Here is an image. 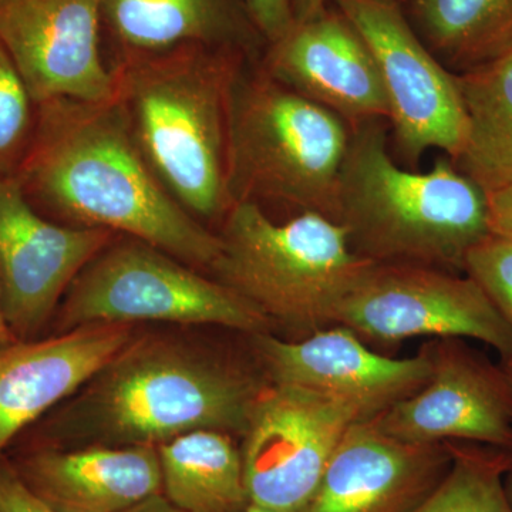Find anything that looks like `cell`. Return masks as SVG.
Instances as JSON below:
<instances>
[{
  "label": "cell",
  "instance_id": "6da1fadb",
  "mask_svg": "<svg viewBox=\"0 0 512 512\" xmlns=\"http://www.w3.org/2000/svg\"><path fill=\"white\" fill-rule=\"evenodd\" d=\"M20 190L49 220L140 239L200 271L220 254L217 232L184 210L138 147L116 94L36 106Z\"/></svg>",
  "mask_w": 512,
  "mask_h": 512
},
{
  "label": "cell",
  "instance_id": "7a4b0ae2",
  "mask_svg": "<svg viewBox=\"0 0 512 512\" xmlns=\"http://www.w3.org/2000/svg\"><path fill=\"white\" fill-rule=\"evenodd\" d=\"M238 50L185 43L113 56L116 97L158 181L202 224H221L228 194L229 109Z\"/></svg>",
  "mask_w": 512,
  "mask_h": 512
},
{
  "label": "cell",
  "instance_id": "3957f363",
  "mask_svg": "<svg viewBox=\"0 0 512 512\" xmlns=\"http://www.w3.org/2000/svg\"><path fill=\"white\" fill-rule=\"evenodd\" d=\"M386 123L350 128L332 220L346 228L353 251L376 264L464 274L471 249L491 235L484 188L448 157L426 173L400 167Z\"/></svg>",
  "mask_w": 512,
  "mask_h": 512
},
{
  "label": "cell",
  "instance_id": "277c9868",
  "mask_svg": "<svg viewBox=\"0 0 512 512\" xmlns=\"http://www.w3.org/2000/svg\"><path fill=\"white\" fill-rule=\"evenodd\" d=\"M268 383L175 340L133 338L86 384L72 433L101 446H154L195 430L244 434Z\"/></svg>",
  "mask_w": 512,
  "mask_h": 512
},
{
  "label": "cell",
  "instance_id": "5b68a950",
  "mask_svg": "<svg viewBox=\"0 0 512 512\" xmlns=\"http://www.w3.org/2000/svg\"><path fill=\"white\" fill-rule=\"evenodd\" d=\"M217 234L212 278L292 340L335 326L340 306L376 264L353 251L345 227L319 212L275 222L261 205L235 202Z\"/></svg>",
  "mask_w": 512,
  "mask_h": 512
},
{
  "label": "cell",
  "instance_id": "8992f818",
  "mask_svg": "<svg viewBox=\"0 0 512 512\" xmlns=\"http://www.w3.org/2000/svg\"><path fill=\"white\" fill-rule=\"evenodd\" d=\"M350 127L276 82L259 62L242 67L229 109L228 194L332 218Z\"/></svg>",
  "mask_w": 512,
  "mask_h": 512
},
{
  "label": "cell",
  "instance_id": "52a82bcc",
  "mask_svg": "<svg viewBox=\"0 0 512 512\" xmlns=\"http://www.w3.org/2000/svg\"><path fill=\"white\" fill-rule=\"evenodd\" d=\"M60 330L93 323L165 322L255 333L272 325L255 306L200 269L140 239L116 235L64 295Z\"/></svg>",
  "mask_w": 512,
  "mask_h": 512
},
{
  "label": "cell",
  "instance_id": "ba28073f",
  "mask_svg": "<svg viewBox=\"0 0 512 512\" xmlns=\"http://www.w3.org/2000/svg\"><path fill=\"white\" fill-rule=\"evenodd\" d=\"M375 56L396 154L416 167L427 151L456 161L467 138V113L457 74L421 42L400 0H330Z\"/></svg>",
  "mask_w": 512,
  "mask_h": 512
},
{
  "label": "cell",
  "instance_id": "9c48e42d",
  "mask_svg": "<svg viewBox=\"0 0 512 512\" xmlns=\"http://www.w3.org/2000/svg\"><path fill=\"white\" fill-rule=\"evenodd\" d=\"M336 325L383 345L419 336L474 339L512 362V326L480 285L433 266L373 264L340 306Z\"/></svg>",
  "mask_w": 512,
  "mask_h": 512
},
{
  "label": "cell",
  "instance_id": "30bf717a",
  "mask_svg": "<svg viewBox=\"0 0 512 512\" xmlns=\"http://www.w3.org/2000/svg\"><path fill=\"white\" fill-rule=\"evenodd\" d=\"M360 420L345 404L296 387L266 384L242 434L251 504L276 512L301 511L346 430Z\"/></svg>",
  "mask_w": 512,
  "mask_h": 512
},
{
  "label": "cell",
  "instance_id": "8fae6325",
  "mask_svg": "<svg viewBox=\"0 0 512 512\" xmlns=\"http://www.w3.org/2000/svg\"><path fill=\"white\" fill-rule=\"evenodd\" d=\"M423 387L373 417L394 439L414 444L466 441L512 451V382L463 339L427 343Z\"/></svg>",
  "mask_w": 512,
  "mask_h": 512
},
{
  "label": "cell",
  "instance_id": "7c38bea8",
  "mask_svg": "<svg viewBox=\"0 0 512 512\" xmlns=\"http://www.w3.org/2000/svg\"><path fill=\"white\" fill-rule=\"evenodd\" d=\"M251 336L269 383L345 404L362 420L419 392L431 376L426 346L417 356L393 359L367 348L345 326H330L299 340L271 332Z\"/></svg>",
  "mask_w": 512,
  "mask_h": 512
},
{
  "label": "cell",
  "instance_id": "4fadbf2b",
  "mask_svg": "<svg viewBox=\"0 0 512 512\" xmlns=\"http://www.w3.org/2000/svg\"><path fill=\"white\" fill-rule=\"evenodd\" d=\"M116 235L49 220L15 177L0 178V289L18 339L45 325L76 276Z\"/></svg>",
  "mask_w": 512,
  "mask_h": 512
},
{
  "label": "cell",
  "instance_id": "5bb4252c",
  "mask_svg": "<svg viewBox=\"0 0 512 512\" xmlns=\"http://www.w3.org/2000/svg\"><path fill=\"white\" fill-rule=\"evenodd\" d=\"M96 0H0V46L35 104L109 100L114 76L101 53Z\"/></svg>",
  "mask_w": 512,
  "mask_h": 512
},
{
  "label": "cell",
  "instance_id": "9a60e30c",
  "mask_svg": "<svg viewBox=\"0 0 512 512\" xmlns=\"http://www.w3.org/2000/svg\"><path fill=\"white\" fill-rule=\"evenodd\" d=\"M276 82L325 107L350 128L387 121L379 67L366 40L335 5L295 22L259 60Z\"/></svg>",
  "mask_w": 512,
  "mask_h": 512
},
{
  "label": "cell",
  "instance_id": "2e32d148",
  "mask_svg": "<svg viewBox=\"0 0 512 512\" xmlns=\"http://www.w3.org/2000/svg\"><path fill=\"white\" fill-rule=\"evenodd\" d=\"M450 464L447 441L406 443L384 433L373 419L356 421L299 512H410L443 480Z\"/></svg>",
  "mask_w": 512,
  "mask_h": 512
},
{
  "label": "cell",
  "instance_id": "e0dca14e",
  "mask_svg": "<svg viewBox=\"0 0 512 512\" xmlns=\"http://www.w3.org/2000/svg\"><path fill=\"white\" fill-rule=\"evenodd\" d=\"M133 326L93 323L40 342L0 345V453L19 431L86 386L133 340Z\"/></svg>",
  "mask_w": 512,
  "mask_h": 512
},
{
  "label": "cell",
  "instance_id": "ac0fdd59",
  "mask_svg": "<svg viewBox=\"0 0 512 512\" xmlns=\"http://www.w3.org/2000/svg\"><path fill=\"white\" fill-rule=\"evenodd\" d=\"M15 470L55 512H121L163 488L154 446L43 450Z\"/></svg>",
  "mask_w": 512,
  "mask_h": 512
},
{
  "label": "cell",
  "instance_id": "d6986e66",
  "mask_svg": "<svg viewBox=\"0 0 512 512\" xmlns=\"http://www.w3.org/2000/svg\"><path fill=\"white\" fill-rule=\"evenodd\" d=\"M113 56L198 45L238 50L255 62L266 40L242 0H96Z\"/></svg>",
  "mask_w": 512,
  "mask_h": 512
},
{
  "label": "cell",
  "instance_id": "ffe728a7",
  "mask_svg": "<svg viewBox=\"0 0 512 512\" xmlns=\"http://www.w3.org/2000/svg\"><path fill=\"white\" fill-rule=\"evenodd\" d=\"M161 493L184 512H245L251 504L241 448L231 434L195 430L157 447Z\"/></svg>",
  "mask_w": 512,
  "mask_h": 512
},
{
  "label": "cell",
  "instance_id": "44dd1931",
  "mask_svg": "<svg viewBox=\"0 0 512 512\" xmlns=\"http://www.w3.org/2000/svg\"><path fill=\"white\" fill-rule=\"evenodd\" d=\"M414 32L448 70L470 72L512 52V0H400Z\"/></svg>",
  "mask_w": 512,
  "mask_h": 512
},
{
  "label": "cell",
  "instance_id": "7402d4cb",
  "mask_svg": "<svg viewBox=\"0 0 512 512\" xmlns=\"http://www.w3.org/2000/svg\"><path fill=\"white\" fill-rule=\"evenodd\" d=\"M457 79L467 138L454 164L488 190L512 177V52Z\"/></svg>",
  "mask_w": 512,
  "mask_h": 512
},
{
  "label": "cell",
  "instance_id": "603a6c76",
  "mask_svg": "<svg viewBox=\"0 0 512 512\" xmlns=\"http://www.w3.org/2000/svg\"><path fill=\"white\" fill-rule=\"evenodd\" d=\"M451 464L446 476L410 512H512L504 480L512 471V451L447 441Z\"/></svg>",
  "mask_w": 512,
  "mask_h": 512
},
{
  "label": "cell",
  "instance_id": "cb8c5ba5",
  "mask_svg": "<svg viewBox=\"0 0 512 512\" xmlns=\"http://www.w3.org/2000/svg\"><path fill=\"white\" fill-rule=\"evenodd\" d=\"M35 124V101L12 59L0 46V178L18 173Z\"/></svg>",
  "mask_w": 512,
  "mask_h": 512
},
{
  "label": "cell",
  "instance_id": "d4e9b609",
  "mask_svg": "<svg viewBox=\"0 0 512 512\" xmlns=\"http://www.w3.org/2000/svg\"><path fill=\"white\" fill-rule=\"evenodd\" d=\"M464 274L480 285L512 326V241L488 235L467 255Z\"/></svg>",
  "mask_w": 512,
  "mask_h": 512
},
{
  "label": "cell",
  "instance_id": "484cf974",
  "mask_svg": "<svg viewBox=\"0 0 512 512\" xmlns=\"http://www.w3.org/2000/svg\"><path fill=\"white\" fill-rule=\"evenodd\" d=\"M266 43L276 42L292 28L291 0H242Z\"/></svg>",
  "mask_w": 512,
  "mask_h": 512
},
{
  "label": "cell",
  "instance_id": "4316f807",
  "mask_svg": "<svg viewBox=\"0 0 512 512\" xmlns=\"http://www.w3.org/2000/svg\"><path fill=\"white\" fill-rule=\"evenodd\" d=\"M0 512H55L26 487L15 468L0 463Z\"/></svg>",
  "mask_w": 512,
  "mask_h": 512
},
{
  "label": "cell",
  "instance_id": "83f0119b",
  "mask_svg": "<svg viewBox=\"0 0 512 512\" xmlns=\"http://www.w3.org/2000/svg\"><path fill=\"white\" fill-rule=\"evenodd\" d=\"M484 191L490 211L491 234L512 241V177Z\"/></svg>",
  "mask_w": 512,
  "mask_h": 512
},
{
  "label": "cell",
  "instance_id": "f1b7e54d",
  "mask_svg": "<svg viewBox=\"0 0 512 512\" xmlns=\"http://www.w3.org/2000/svg\"><path fill=\"white\" fill-rule=\"evenodd\" d=\"M121 512H184L171 503L163 493L150 495Z\"/></svg>",
  "mask_w": 512,
  "mask_h": 512
},
{
  "label": "cell",
  "instance_id": "f546056e",
  "mask_svg": "<svg viewBox=\"0 0 512 512\" xmlns=\"http://www.w3.org/2000/svg\"><path fill=\"white\" fill-rule=\"evenodd\" d=\"M291 3L295 22H302V20L311 19L323 9L328 8L330 0H291Z\"/></svg>",
  "mask_w": 512,
  "mask_h": 512
},
{
  "label": "cell",
  "instance_id": "4dcf8cb0",
  "mask_svg": "<svg viewBox=\"0 0 512 512\" xmlns=\"http://www.w3.org/2000/svg\"><path fill=\"white\" fill-rule=\"evenodd\" d=\"M18 340V336L10 329L8 320H6L5 311H3L2 289H0V345L12 343Z\"/></svg>",
  "mask_w": 512,
  "mask_h": 512
},
{
  "label": "cell",
  "instance_id": "1f68e13d",
  "mask_svg": "<svg viewBox=\"0 0 512 512\" xmlns=\"http://www.w3.org/2000/svg\"><path fill=\"white\" fill-rule=\"evenodd\" d=\"M504 488L505 494H507L508 501H510V505L512 508V471L507 474L504 480Z\"/></svg>",
  "mask_w": 512,
  "mask_h": 512
},
{
  "label": "cell",
  "instance_id": "d6a6232c",
  "mask_svg": "<svg viewBox=\"0 0 512 512\" xmlns=\"http://www.w3.org/2000/svg\"><path fill=\"white\" fill-rule=\"evenodd\" d=\"M245 512H276L271 510H266V508L258 507V505L249 504L247 511Z\"/></svg>",
  "mask_w": 512,
  "mask_h": 512
},
{
  "label": "cell",
  "instance_id": "836d02e7",
  "mask_svg": "<svg viewBox=\"0 0 512 512\" xmlns=\"http://www.w3.org/2000/svg\"><path fill=\"white\" fill-rule=\"evenodd\" d=\"M503 367L505 369V372H507L508 377H510V380L512 382V362L503 363Z\"/></svg>",
  "mask_w": 512,
  "mask_h": 512
}]
</instances>
